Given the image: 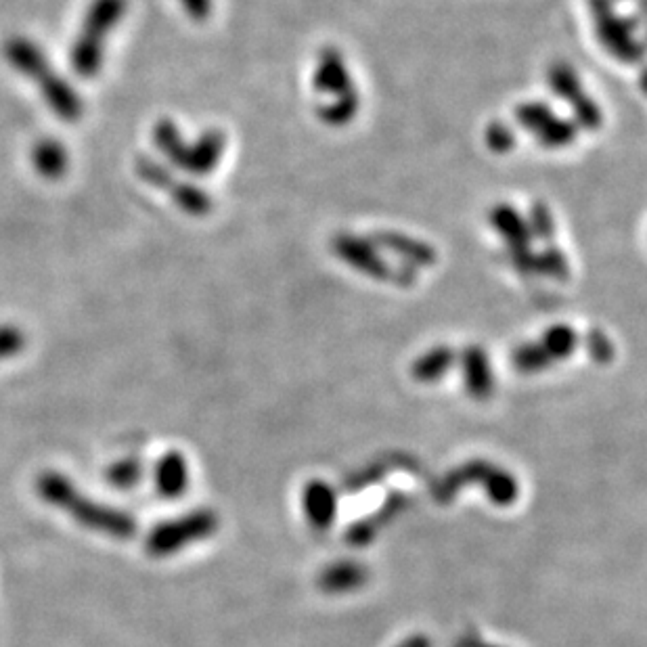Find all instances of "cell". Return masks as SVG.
<instances>
[{
	"instance_id": "cell-1",
	"label": "cell",
	"mask_w": 647,
	"mask_h": 647,
	"mask_svg": "<svg viewBox=\"0 0 647 647\" xmlns=\"http://www.w3.org/2000/svg\"><path fill=\"white\" fill-rule=\"evenodd\" d=\"M3 53L15 72L34 80L44 101L55 111L59 120L78 122L82 118L80 95L68 84V80L53 70V65L49 63L47 55L40 51L38 44L24 36H15L5 42Z\"/></svg>"
},
{
	"instance_id": "cell-2",
	"label": "cell",
	"mask_w": 647,
	"mask_h": 647,
	"mask_svg": "<svg viewBox=\"0 0 647 647\" xmlns=\"http://www.w3.org/2000/svg\"><path fill=\"white\" fill-rule=\"evenodd\" d=\"M126 11V0H93L86 11L80 36L72 47V68L80 78H95L101 72L105 40Z\"/></svg>"
},
{
	"instance_id": "cell-3",
	"label": "cell",
	"mask_w": 647,
	"mask_h": 647,
	"mask_svg": "<svg viewBox=\"0 0 647 647\" xmlns=\"http://www.w3.org/2000/svg\"><path fill=\"white\" fill-rule=\"evenodd\" d=\"M153 141L158 145L172 164L183 168L193 174H208L216 168L222 147H225V139H222L220 132L210 130L199 139L195 145H187L181 135H178V128L170 120H162L153 128Z\"/></svg>"
},
{
	"instance_id": "cell-4",
	"label": "cell",
	"mask_w": 647,
	"mask_h": 647,
	"mask_svg": "<svg viewBox=\"0 0 647 647\" xmlns=\"http://www.w3.org/2000/svg\"><path fill=\"white\" fill-rule=\"evenodd\" d=\"M218 528V518L214 511L197 509L170 522L155 526L147 537V553L153 557H168L181 549L206 541Z\"/></svg>"
},
{
	"instance_id": "cell-5",
	"label": "cell",
	"mask_w": 647,
	"mask_h": 647,
	"mask_svg": "<svg viewBox=\"0 0 647 647\" xmlns=\"http://www.w3.org/2000/svg\"><path fill=\"white\" fill-rule=\"evenodd\" d=\"M72 513V518L93 532H101L105 537L126 541L132 539L137 532V520L130 516V513L118 509V507H109L99 501L88 499L84 495H78L72 505L65 509Z\"/></svg>"
},
{
	"instance_id": "cell-6",
	"label": "cell",
	"mask_w": 647,
	"mask_h": 647,
	"mask_svg": "<svg viewBox=\"0 0 647 647\" xmlns=\"http://www.w3.org/2000/svg\"><path fill=\"white\" fill-rule=\"evenodd\" d=\"M155 490L166 499H176L187 493L189 488V465L181 453H166L155 463L153 472Z\"/></svg>"
},
{
	"instance_id": "cell-7",
	"label": "cell",
	"mask_w": 647,
	"mask_h": 647,
	"mask_svg": "<svg viewBox=\"0 0 647 647\" xmlns=\"http://www.w3.org/2000/svg\"><path fill=\"white\" fill-rule=\"evenodd\" d=\"M304 509L312 526H331L338 513V499L333 488L325 482H310L304 490Z\"/></svg>"
},
{
	"instance_id": "cell-8",
	"label": "cell",
	"mask_w": 647,
	"mask_h": 647,
	"mask_svg": "<svg viewBox=\"0 0 647 647\" xmlns=\"http://www.w3.org/2000/svg\"><path fill=\"white\" fill-rule=\"evenodd\" d=\"M32 164L40 176L49 178V181H57V178L68 172L70 155L59 141L42 139L34 145Z\"/></svg>"
},
{
	"instance_id": "cell-9",
	"label": "cell",
	"mask_w": 647,
	"mask_h": 647,
	"mask_svg": "<svg viewBox=\"0 0 647 647\" xmlns=\"http://www.w3.org/2000/svg\"><path fill=\"white\" fill-rule=\"evenodd\" d=\"M36 490L44 503L59 509H68L72 501L80 495V490L74 486V482L59 472H44L36 480Z\"/></svg>"
},
{
	"instance_id": "cell-10",
	"label": "cell",
	"mask_w": 647,
	"mask_h": 647,
	"mask_svg": "<svg viewBox=\"0 0 647 647\" xmlns=\"http://www.w3.org/2000/svg\"><path fill=\"white\" fill-rule=\"evenodd\" d=\"M465 379H467V390L474 396L484 398L493 390V377H490L488 361L482 350L472 348L465 356Z\"/></svg>"
},
{
	"instance_id": "cell-11",
	"label": "cell",
	"mask_w": 647,
	"mask_h": 647,
	"mask_svg": "<svg viewBox=\"0 0 647 647\" xmlns=\"http://www.w3.org/2000/svg\"><path fill=\"white\" fill-rule=\"evenodd\" d=\"M363 580H365V570L359 564L342 562V564L331 566L323 572L321 585H323V589H327L331 593H342V591H350L354 587H359Z\"/></svg>"
},
{
	"instance_id": "cell-12",
	"label": "cell",
	"mask_w": 647,
	"mask_h": 647,
	"mask_svg": "<svg viewBox=\"0 0 647 647\" xmlns=\"http://www.w3.org/2000/svg\"><path fill=\"white\" fill-rule=\"evenodd\" d=\"M145 476V467L137 457H124L116 463H111L105 472V480L116 490H132L137 488Z\"/></svg>"
},
{
	"instance_id": "cell-13",
	"label": "cell",
	"mask_w": 647,
	"mask_h": 647,
	"mask_svg": "<svg viewBox=\"0 0 647 647\" xmlns=\"http://www.w3.org/2000/svg\"><path fill=\"white\" fill-rule=\"evenodd\" d=\"M168 191L172 193L174 202L181 206L185 212L193 214V216H202L212 208L210 197L195 185H185V183L172 181Z\"/></svg>"
},
{
	"instance_id": "cell-14",
	"label": "cell",
	"mask_w": 647,
	"mask_h": 647,
	"mask_svg": "<svg viewBox=\"0 0 647 647\" xmlns=\"http://www.w3.org/2000/svg\"><path fill=\"white\" fill-rule=\"evenodd\" d=\"M574 344H576L574 331L568 329V327H557V329L547 333L543 350L549 356V361L551 359H562V356H568L572 352Z\"/></svg>"
},
{
	"instance_id": "cell-15",
	"label": "cell",
	"mask_w": 647,
	"mask_h": 647,
	"mask_svg": "<svg viewBox=\"0 0 647 647\" xmlns=\"http://www.w3.org/2000/svg\"><path fill=\"white\" fill-rule=\"evenodd\" d=\"M26 346L24 331L15 325H0V361L17 356Z\"/></svg>"
},
{
	"instance_id": "cell-16",
	"label": "cell",
	"mask_w": 647,
	"mask_h": 647,
	"mask_svg": "<svg viewBox=\"0 0 647 647\" xmlns=\"http://www.w3.org/2000/svg\"><path fill=\"white\" fill-rule=\"evenodd\" d=\"M449 363H451V354H449V352L438 350V352H432V354H428V356H423V359L417 363L415 373H417V377H421V379H434V377H438L444 369H449V367H446Z\"/></svg>"
},
{
	"instance_id": "cell-17",
	"label": "cell",
	"mask_w": 647,
	"mask_h": 647,
	"mask_svg": "<svg viewBox=\"0 0 647 647\" xmlns=\"http://www.w3.org/2000/svg\"><path fill=\"white\" fill-rule=\"evenodd\" d=\"M181 3L189 17L195 21H204L212 9V0H181Z\"/></svg>"
}]
</instances>
